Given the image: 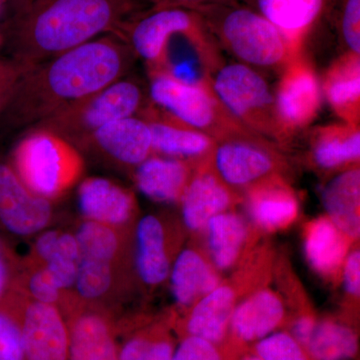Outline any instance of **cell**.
I'll use <instances>...</instances> for the list:
<instances>
[{
  "instance_id": "1",
  "label": "cell",
  "mask_w": 360,
  "mask_h": 360,
  "mask_svg": "<svg viewBox=\"0 0 360 360\" xmlns=\"http://www.w3.org/2000/svg\"><path fill=\"white\" fill-rule=\"evenodd\" d=\"M136 59L129 45L110 33L28 68L0 120V129H33L129 75Z\"/></svg>"
},
{
  "instance_id": "2",
  "label": "cell",
  "mask_w": 360,
  "mask_h": 360,
  "mask_svg": "<svg viewBox=\"0 0 360 360\" xmlns=\"http://www.w3.org/2000/svg\"><path fill=\"white\" fill-rule=\"evenodd\" d=\"M148 0H26L1 35L11 60L39 65L103 35L146 9Z\"/></svg>"
},
{
  "instance_id": "3",
  "label": "cell",
  "mask_w": 360,
  "mask_h": 360,
  "mask_svg": "<svg viewBox=\"0 0 360 360\" xmlns=\"http://www.w3.org/2000/svg\"><path fill=\"white\" fill-rule=\"evenodd\" d=\"M206 26L224 49L255 70L281 71L302 54L281 30L243 2L198 9Z\"/></svg>"
},
{
  "instance_id": "4",
  "label": "cell",
  "mask_w": 360,
  "mask_h": 360,
  "mask_svg": "<svg viewBox=\"0 0 360 360\" xmlns=\"http://www.w3.org/2000/svg\"><path fill=\"white\" fill-rule=\"evenodd\" d=\"M25 132L7 160L30 191L53 203L82 181L84 155L71 142L49 130Z\"/></svg>"
},
{
  "instance_id": "5",
  "label": "cell",
  "mask_w": 360,
  "mask_h": 360,
  "mask_svg": "<svg viewBox=\"0 0 360 360\" xmlns=\"http://www.w3.org/2000/svg\"><path fill=\"white\" fill-rule=\"evenodd\" d=\"M148 101V89L129 73L71 104L33 129L49 130L75 146L108 123L139 115Z\"/></svg>"
},
{
  "instance_id": "6",
  "label": "cell",
  "mask_w": 360,
  "mask_h": 360,
  "mask_svg": "<svg viewBox=\"0 0 360 360\" xmlns=\"http://www.w3.org/2000/svg\"><path fill=\"white\" fill-rule=\"evenodd\" d=\"M210 84L227 112L246 129L266 141L288 139L277 117L274 92L257 70L239 63H222Z\"/></svg>"
},
{
  "instance_id": "7",
  "label": "cell",
  "mask_w": 360,
  "mask_h": 360,
  "mask_svg": "<svg viewBox=\"0 0 360 360\" xmlns=\"http://www.w3.org/2000/svg\"><path fill=\"white\" fill-rule=\"evenodd\" d=\"M149 78L148 98L153 105L215 141L258 136L227 112L210 84H187L162 72L149 73Z\"/></svg>"
},
{
  "instance_id": "8",
  "label": "cell",
  "mask_w": 360,
  "mask_h": 360,
  "mask_svg": "<svg viewBox=\"0 0 360 360\" xmlns=\"http://www.w3.org/2000/svg\"><path fill=\"white\" fill-rule=\"evenodd\" d=\"M4 307L18 322L25 360H68L70 335L63 310L18 290Z\"/></svg>"
},
{
  "instance_id": "9",
  "label": "cell",
  "mask_w": 360,
  "mask_h": 360,
  "mask_svg": "<svg viewBox=\"0 0 360 360\" xmlns=\"http://www.w3.org/2000/svg\"><path fill=\"white\" fill-rule=\"evenodd\" d=\"M75 146L84 158L132 172L153 155L150 129L139 115L108 123Z\"/></svg>"
},
{
  "instance_id": "10",
  "label": "cell",
  "mask_w": 360,
  "mask_h": 360,
  "mask_svg": "<svg viewBox=\"0 0 360 360\" xmlns=\"http://www.w3.org/2000/svg\"><path fill=\"white\" fill-rule=\"evenodd\" d=\"M202 21L200 14L191 9L151 6L120 25L115 34L148 65L150 72L160 65L165 45L174 33L191 30Z\"/></svg>"
},
{
  "instance_id": "11",
  "label": "cell",
  "mask_w": 360,
  "mask_h": 360,
  "mask_svg": "<svg viewBox=\"0 0 360 360\" xmlns=\"http://www.w3.org/2000/svg\"><path fill=\"white\" fill-rule=\"evenodd\" d=\"M279 123L288 139L309 127L321 111V79L302 54L281 70L274 92Z\"/></svg>"
},
{
  "instance_id": "12",
  "label": "cell",
  "mask_w": 360,
  "mask_h": 360,
  "mask_svg": "<svg viewBox=\"0 0 360 360\" xmlns=\"http://www.w3.org/2000/svg\"><path fill=\"white\" fill-rule=\"evenodd\" d=\"M53 203L28 189L0 155V233L28 238L51 226Z\"/></svg>"
},
{
  "instance_id": "13",
  "label": "cell",
  "mask_w": 360,
  "mask_h": 360,
  "mask_svg": "<svg viewBox=\"0 0 360 360\" xmlns=\"http://www.w3.org/2000/svg\"><path fill=\"white\" fill-rule=\"evenodd\" d=\"M63 314L70 335L68 360H120L115 312L73 298Z\"/></svg>"
},
{
  "instance_id": "14",
  "label": "cell",
  "mask_w": 360,
  "mask_h": 360,
  "mask_svg": "<svg viewBox=\"0 0 360 360\" xmlns=\"http://www.w3.org/2000/svg\"><path fill=\"white\" fill-rule=\"evenodd\" d=\"M269 141L259 136L217 141L213 160L219 179L233 186H245L264 179L276 168Z\"/></svg>"
},
{
  "instance_id": "15",
  "label": "cell",
  "mask_w": 360,
  "mask_h": 360,
  "mask_svg": "<svg viewBox=\"0 0 360 360\" xmlns=\"http://www.w3.org/2000/svg\"><path fill=\"white\" fill-rule=\"evenodd\" d=\"M77 205L82 219L127 232L137 212L134 193L115 180L86 177L78 184Z\"/></svg>"
},
{
  "instance_id": "16",
  "label": "cell",
  "mask_w": 360,
  "mask_h": 360,
  "mask_svg": "<svg viewBox=\"0 0 360 360\" xmlns=\"http://www.w3.org/2000/svg\"><path fill=\"white\" fill-rule=\"evenodd\" d=\"M139 115L148 123L153 155L188 161L212 155L217 146L212 136L180 122L150 101Z\"/></svg>"
},
{
  "instance_id": "17",
  "label": "cell",
  "mask_w": 360,
  "mask_h": 360,
  "mask_svg": "<svg viewBox=\"0 0 360 360\" xmlns=\"http://www.w3.org/2000/svg\"><path fill=\"white\" fill-rule=\"evenodd\" d=\"M25 259L44 267L68 295H73L80 262L75 232L46 229L35 236Z\"/></svg>"
},
{
  "instance_id": "18",
  "label": "cell",
  "mask_w": 360,
  "mask_h": 360,
  "mask_svg": "<svg viewBox=\"0 0 360 360\" xmlns=\"http://www.w3.org/2000/svg\"><path fill=\"white\" fill-rule=\"evenodd\" d=\"M134 266L139 281L151 288L169 276L172 264L167 229L156 215H146L137 222Z\"/></svg>"
},
{
  "instance_id": "19",
  "label": "cell",
  "mask_w": 360,
  "mask_h": 360,
  "mask_svg": "<svg viewBox=\"0 0 360 360\" xmlns=\"http://www.w3.org/2000/svg\"><path fill=\"white\" fill-rule=\"evenodd\" d=\"M191 179L188 161L153 155L134 172L135 186L146 198L162 203L181 200Z\"/></svg>"
},
{
  "instance_id": "20",
  "label": "cell",
  "mask_w": 360,
  "mask_h": 360,
  "mask_svg": "<svg viewBox=\"0 0 360 360\" xmlns=\"http://www.w3.org/2000/svg\"><path fill=\"white\" fill-rule=\"evenodd\" d=\"M322 96L341 122L359 124L360 56L347 51L324 72Z\"/></svg>"
},
{
  "instance_id": "21",
  "label": "cell",
  "mask_w": 360,
  "mask_h": 360,
  "mask_svg": "<svg viewBox=\"0 0 360 360\" xmlns=\"http://www.w3.org/2000/svg\"><path fill=\"white\" fill-rule=\"evenodd\" d=\"M124 279L125 264L82 257L73 296L82 304L116 314V302L122 292Z\"/></svg>"
},
{
  "instance_id": "22",
  "label": "cell",
  "mask_w": 360,
  "mask_h": 360,
  "mask_svg": "<svg viewBox=\"0 0 360 360\" xmlns=\"http://www.w3.org/2000/svg\"><path fill=\"white\" fill-rule=\"evenodd\" d=\"M245 1L276 26L300 51L328 4V0H243V4Z\"/></svg>"
},
{
  "instance_id": "23",
  "label": "cell",
  "mask_w": 360,
  "mask_h": 360,
  "mask_svg": "<svg viewBox=\"0 0 360 360\" xmlns=\"http://www.w3.org/2000/svg\"><path fill=\"white\" fill-rule=\"evenodd\" d=\"M224 182L210 172L191 177L181 198L182 219L187 229L200 231L231 205V194Z\"/></svg>"
},
{
  "instance_id": "24",
  "label": "cell",
  "mask_w": 360,
  "mask_h": 360,
  "mask_svg": "<svg viewBox=\"0 0 360 360\" xmlns=\"http://www.w3.org/2000/svg\"><path fill=\"white\" fill-rule=\"evenodd\" d=\"M311 155L322 169H335L359 162V124L341 122L319 127L311 134Z\"/></svg>"
},
{
  "instance_id": "25",
  "label": "cell",
  "mask_w": 360,
  "mask_h": 360,
  "mask_svg": "<svg viewBox=\"0 0 360 360\" xmlns=\"http://www.w3.org/2000/svg\"><path fill=\"white\" fill-rule=\"evenodd\" d=\"M322 201L333 224L350 238L360 232V170H345L328 182L322 191Z\"/></svg>"
},
{
  "instance_id": "26",
  "label": "cell",
  "mask_w": 360,
  "mask_h": 360,
  "mask_svg": "<svg viewBox=\"0 0 360 360\" xmlns=\"http://www.w3.org/2000/svg\"><path fill=\"white\" fill-rule=\"evenodd\" d=\"M170 288L177 304L189 307L219 288V278L193 250L181 251L169 274Z\"/></svg>"
},
{
  "instance_id": "27",
  "label": "cell",
  "mask_w": 360,
  "mask_h": 360,
  "mask_svg": "<svg viewBox=\"0 0 360 360\" xmlns=\"http://www.w3.org/2000/svg\"><path fill=\"white\" fill-rule=\"evenodd\" d=\"M283 314V302L276 295L267 290L259 291L233 310L232 329L243 340H259L281 323Z\"/></svg>"
},
{
  "instance_id": "28",
  "label": "cell",
  "mask_w": 360,
  "mask_h": 360,
  "mask_svg": "<svg viewBox=\"0 0 360 360\" xmlns=\"http://www.w3.org/2000/svg\"><path fill=\"white\" fill-rule=\"evenodd\" d=\"M233 310V291L229 286H219L196 303L189 315L187 331L191 336L217 342L224 338Z\"/></svg>"
},
{
  "instance_id": "29",
  "label": "cell",
  "mask_w": 360,
  "mask_h": 360,
  "mask_svg": "<svg viewBox=\"0 0 360 360\" xmlns=\"http://www.w3.org/2000/svg\"><path fill=\"white\" fill-rule=\"evenodd\" d=\"M248 206L253 220L266 229L290 224L298 212L295 196L277 181L255 187L250 194Z\"/></svg>"
},
{
  "instance_id": "30",
  "label": "cell",
  "mask_w": 360,
  "mask_h": 360,
  "mask_svg": "<svg viewBox=\"0 0 360 360\" xmlns=\"http://www.w3.org/2000/svg\"><path fill=\"white\" fill-rule=\"evenodd\" d=\"M330 219H319L309 225L305 255L315 271L333 274L342 264L347 251L345 238Z\"/></svg>"
},
{
  "instance_id": "31",
  "label": "cell",
  "mask_w": 360,
  "mask_h": 360,
  "mask_svg": "<svg viewBox=\"0 0 360 360\" xmlns=\"http://www.w3.org/2000/svg\"><path fill=\"white\" fill-rule=\"evenodd\" d=\"M79 246L80 258L125 264L127 232L82 219L73 231Z\"/></svg>"
},
{
  "instance_id": "32",
  "label": "cell",
  "mask_w": 360,
  "mask_h": 360,
  "mask_svg": "<svg viewBox=\"0 0 360 360\" xmlns=\"http://www.w3.org/2000/svg\"><path fill=\"white\" fill-rule=\"evenodd\" d=\"M208 245L215 265L226 269L236 262L246 238L245 221L234 213L222 212L208 221Z\"/></svg>"
},
{
  "instance_id": "33",
  "label": "cell",
  "mask_w": 360,
  "mask_h": 360,
  "mask_svg": "<svg viewBox=\"0 0 360 360\" xmlns=\"http://www.w3.org/2000/svg\"><path fill=\"white\" fill-rule=\"evenodd\" d=\"M317 360H347L356 354V336L349 328L333 322L315 326L307 343Z\"/></svg>"
},
{
  "instance_id": "34",
  "label": "cell",
  "mask_w": 360,
  "mask_h": 360,
  "mask_svg": "<svg viewBox=\"0 0 360 360\" xmlns=\"http://www.w3.org/2000/svg\"><path fill=\"white\" fill-rule=\"evenodd\" d=\"M16 290L37 302L56 305L63 311L73 298V295H68L59 288L44 267L28 262L25 257L21 262Z\"/></svg>"
},
{
  "instance_id": "35",
  "label": "cell",
  "mask_w": 360,
  "mask_h": 360,
  "mask_svg": "<svg viewBox=\"0 0 360 360\" xmlns=\"http://www.w3.org/2000/svg\"><path fill=\"white\" fill-rule=\"evenodd\" d=\"M118 348L120 360H172L174 354L170 340L148 333H134L118 340Z\"/></svg>"
},
{
  "instance_id": "36",
  "label": "cell",
  "mask_w": 360,
  "mask_h": 360,
  "mask_svg": "<svg viewBox=\"0 0 360 360\" xmlns=\"http://www.w3.org/2000/svg\"><path fill=\"white\" fill-rule=\"evenodd\" d=\"M22 257L0 233V307H4L18 290Z\"/></svg>"
},
{
  "instance_id": "37",
  "label": "cell",
  "mask_w": 360,
  "mask_h": 360,
  "mask_svg": "<svg viewBox=\"0 0 360 360\" xmlns=\"http://www.w3.org/2000/svg\"><path fill=\"white\" fill-rule=\"evenodd\" d=\"M338 28L347 51L360 56V0H341Z\"/></svg>"
},
{
  "instance_id": "38",
  "label": "cell",
  "mask_w": 360,
  "mask_h": 360,
  "mask_svg": "<svg viewBox=\"0 0 360 360\" xmlns=\"http://www.w3.org/2000/svg\"><path fill=\"white\" fill-rule=\"evenodd\" d=\"M257 349L262 360H305L297 341L283 333L264 338L258 343Z\"/></svg>"
},
{
  "instance_id": "39",
  "label": "cell",
  "mask_w": 360,
  "mask_h": 360,
  "mask_svg": "<svg viewBox=\"0 0 360 360\" xmlns=\"http://www.w3.org/2000/svg\"><path fill=\"white\" fill-rule=\"evenodd\" d=\"M0 360H25L20 328L6 307H0Z\"/></svg>"
},
{
  "instance_id": "40",
  "label": "cell",
  "mask_w": 360,
  "mask_h": 360,
  "mask_svg": "<svg viewBox=\"0 0 360 360\" xmlns=\"http://www.w3.org/2000/svg\"><path fill=\"white\" fill-rule=\"evenodd\" d=\"M27 70L11 59H0V120L13 98L20 78Z\"/></svg>"
},
{
  "instance_id": "41",
  "label": "cell",
  "mask_w": 360,
  "mask_h": 360,
  "mask_svg": "<svg viewBox=\"0 0 360 360\" xmlns=\"http://www.w3.org/2000/svg\"><path fill=\"white\" fill-rule=\"evenodd\" d=\"M172 360H220V357L212 342L189 336L174 350Z\"/></svg>"
},
{
  "instance_id": "42",
  "label": "cell",
  "mask_w": 360,
  "mask_h": 360,
  "mask_svg": "<svg viewBox=\"0 0 360 360\" xmlns=\"http://www.w3.org/2000/svg\"><path fill=\"white\" fill-rule=\"evenodd\" d=\"M345 290L349 295L359 296L360 291V253L354 251L348 255L345 264Z\"/></svg>"
},
{
  "instance_id": "43",
  "label": "cell",
  "mask_w": 360,
  "mask_h": 360,
  "mask_svg": "<svg viewBox=\"0 0 360 360\" xmlns=\"http://www.w3.org/2000/svg\"><path fill=\"white\" fill-rule=\"evenodd\" d=\"M151 6L180 7V8L198 11L205 7L219 6V4H238L243 0H148Z\"/></svg>"
},
{
  "instance_id": "44",
  "label": "cell",
  "mask_w": 360,
  "mask_h": 360,
  "mask_svg": "<svg viewBox=\"0 0 360 360\" xmlns=\"http://www.w3.org/2000/svg\"><path fill=\"white\" fill-rule=\"evenodd\" d=\"M315 326H315L314 319L307 316L302 317L295 322L293 333H295V338H297L300 342L307 345L312 333H314Z\"/></svg>"
},
{
  "instance_id": "45",
  "label": "cell",
  "mask_w": 360,
  "mask_h": 360,
  "mask_svg": "<svg viewBox=\"0 0 360 360\" xmlns=\"http://www.w3.org/2000/svg\"><path fill=\"white\" fill-rule=\"evenodd\" d=\"M245 360H262V359H260L259 356L257 357V356H252V357H248V359H246Z\"/></svg>"
},
{
  "instance_id": "46",
  "label": "cell",
  "mask_w": 360,
  "mask_h": 360,
  "mask_svg": "<svg viewBox=\"0 0 360 360\" xmlns=\"http://www.w3.org/2000/svg\"><path fill=\"white\" fill-rule=\"evenodd\" d=\"M2 44V37L1 34H0V45Z\"/></svg>"
}]
</instances>
